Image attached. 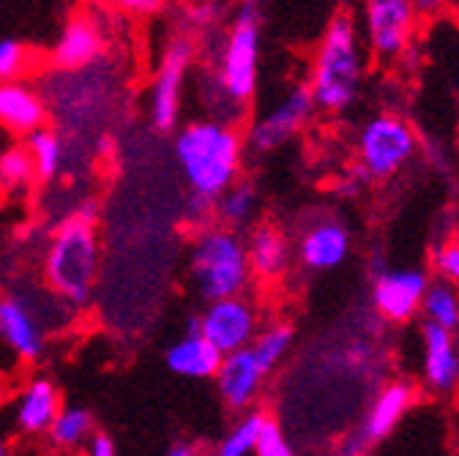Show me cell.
<instances>
[{
	"mask_svg": "<svg viewBox=\"0 0 459 456\" xmlns=\"http://www.w3.org/2000/svg\"><path fill=\"white\" fill-rule=\"evenodd\" d=\"M30 69V49L20 39H0V82L20 80Z\"/></svg>",
	"mask_w": 459,
	"mask_h": 456,
	"instance_id": "cell-29",
	"label": "cell"
},
{
	"mask_svg": "<svg viewBox=\"0 0 459 456\" xmlns=\"http://www.w3.org/2000/svg\"><path fill=\"white\" fill-rule=\"evenodd\" d=\"M257 205H260L257 186L247 178H238L213 200V221L241 230V227H249L255 221Z\"/></svg>",
	"mask_w": 459,
	"mask_h": 456,
	"instance_id": "cell-22",
	"label": "cell"
},
{
	"mask_svg": "<svg viewBox=\"0 0 459 456\" xmlns=\"http://www.w3.org/2000/svg\"><path fill=\"white\" fill-rule=\"evenodd\" d=\"M244 241H247L252 279L273 281V279H281L287 273V268H290L293 246L276 224H271V221L255 224Z\"/></svg>",
	"mask_w": 459,
	"mask_h": 456,
	"instance_id": "cell-17",
	"label": "cell"
},
{
	"mask_svg": "<svg viewBox=\"0 0 459 456\" xmlns=\"http://www.w3.org/2000/svg\"><path fill=\"white\" fill-rule=\"evenodd\" d=\"M353 238L348 224L339 216L323 213L301 227V233L296 238V254L301 265L312 273H325L339 268L351 254Z\"/></svg>",
	"mask_w": 459,
	"mask_h": 456,
	"instance_id": "cell-12",
	"label": "cell"
},
{
	"mask_svg": "<svg viewBox=\"0 0 459 456\" xmlns=\"http://www.w3.org/2000/svg\"><path fill=\"white\" fill-rule=\"evenodd\" d=\"M107 49V36L91 14L72 17L49 47V64L57 72H82L93 66Z\"/></svg>",
	"mask_w": 459,
	"mask_h": 456,
	"instance_id": "cell-15",
	"label": "cell"
},
{
	"mask_svg": "<svg viewBox=\"0 0 459 456\" xmlns=\"http://www.w3.org/2000/svg\"><path fill=\"white\" fill-rule=\"evenodd\" d=\"M421 312L427 323L440 325L446 331H459V290L456 284H448L443 279L429 281V288L421 301Z\"/></svg>",
	"mask_w": 459,
	"mask_h": 456,
	"instance_id": "cell-25",
	"label": "cell"
},
{
	"mask_svg": "<svg viewBox=\"0 0 459 456\" xmlns=\"http://www.w3.org/2000/svg\"><path fill=\"white\" fill-rule=\"evenodd\" d=\"M419 14L411 0H364L361 39L367 52L383 64H396L411 49Z\"/></svg>",
	"mask_w": 459,
	"mask_h": 456,
	"instance_id": "cell-8",
	"label": "cell"
},
{
	"mask_svg": "<svg viewBox=\"0 0 459 456\" xmlns=\"http://www.w3.org/2000/svg\"><path fill=\"white\" fill-rule=\"evenodd\" d=\"M367 74V47L359 30V22L351 14H336L312 58L309 69V93L315 107L323 112L351 109L361 93Z\"/></svg>",
	"mask_w": 459,
	"mask_h": 456,
	"instance_id": "cell-3",
	"label": "cell"
},
{
	"mask_svg": "<svg viewBox=\"0 0 459 456\" xmlns=\"http://www.w3.org/2000/svg\"><path fill=\"white\" fill-rule=\"evenodd\" d=\"M101 265L99 208L93 200L77 205L49 236L44 254L47 290L66 306L85 309L93 298V288Z\"/></svg>",
	"mask_w": 459,
	"mask_h": 456,
	"instance_id": "cell-2",
	"label": "cell"
},
{
	"mask_svg": "<svg viewBox=\"0 0 459 456\" xmlns=\"http://www.w3.org/2000/svg\"><path fill=\"white\" fill-rule=\"evenodd\" d=\"M315 109L317 107H315V99H312L307 82L290 88L268 112H263V116L249 126L247 145L260 156L279 151L312 121Z\"/></svg>",
	"mask_w": 459,
	"mask_h": 456,
	"instance_id": "cell-10",
	"label": "cell"
},
{
	"mask_svg": "<svg viewBox=\"0 0 459 456\" xmlns=\"http://www.w3.org/2000/svg\"><path fill=\"white\" fill-rule=\"evenodd\" d=\"M0 456H12V448H9V443H4V440H0Z\"/></svg>",
	"mask_w": 459,
	"mask_h": 456,
	"instance_id": "cell-37",
	"label": "cell"
},
{
	"mask_svg": "<svg viewBox=\"0 0 459 456\" xmlns=\"http://www.w3.org/2000/svg\"><path fill=\"white\" fill-rule=\"evenodd\" d=\"M85 456H118V448L109 434L93 429V434L85 440Z\"/></svg>",
	"mask_w": 459,
	"mask_h": 456,
	"instance_id": "cell-34",
	"label": "cell"
},
{
	"mask_svg": "<svg viewBox=\"0 0 459 456\" xmlns=\"http://www.w3.org/2000/svg\"><path fill=\"white\" fill-rule=\"evenodd\" d=\"M186 17H189V28H195V30H205L219 22V12L211 4H195Z\"/></svg>",
	"mask_w": 459,
	"mask_h": 456,
	"instance_id": "cell-33",
	"label": "cell"
},
{
	"mask_svg": "<svg viewBox=\"0 0 459 456\" xmlns=\"http://www.w3.org/2000/svg\"><path fill=\"white\" fill-rule=\"evenodd\" d=\"M293 341H296L293 325H287V323H271V325H265V328H260L255 333L249 350L255 353V358L260 361V366L271 374L287 358V353L293 350Z\"/></svg>",
	"mask_w": 459,
	"mask_h": 456,
	"instance_id": "cell-24",
	"label": "cell"
},
{
	"mask_svg": "<svg viewBox=\"0 0 459 456\" xmlns=\"http://www.w3.org/2000/svg\"><path fill=\"white\" fill-rule=\"evenodd\" d=\"M424 380L432 391H451L459 383V350L454 333L424 323Z\"/></svg>",
	"mask_w": 459,
	"mask_h": 456,
	"instance_id": "cell-19",
	"label": "cell"
},
{
	"mask_svg": "<svg viewBox=\"0 0 459 456\" xmlns=\"http://www.w3.org/2000/svg\"><path fill=\"white\" fill-rule=\"evenodd\" d=\"M432 265H435V273L448 281V284H456L459 288V241H446L435 249L432 254Z\"/></svg>",
	"mask_w": 459,
	"mask_h": 456,
	"instance_id": "cell-31",
	"label": "cell"
},
{
	"mask_svg": "<svg viewBox=\"0 0 459 456\" xmlns=\"http://www.w3.org/2000/svg\"><path fill=\"white\" fill-rule=\"evenodd\" d=\"M260 47H263L260 0H241L236 17L230 20L221 36L216 64L203 80V85H211V93L219 99V104L236 109V116L257 93Z\"/></svg>",
	"mask_w": 459,
	"mask_h": 456,
	"instance_id": "cell-4",
	"label": "cell"
},
{
	"mask_svg": "<svg viewBox=\"0 0 459 456\" xmlns=\"http://www.w3.org/2000/svg\"><path fill=\"white\" fill-rule=\"evenodd\" d=\"M22 145H25L30 161H33L36 181L49 184V181H55L57 176L64 173V167H66V142H64L61 132L49 129V124L36 129V132H30Z\"/></svg>",
	"mask_w": 459,
	"mask_h": 456,
	"instance_id": "cell-23",
	"label": "cell"
},
{
	"mask_svg": "<svg viewBox=\"0 0 459 456\" xmlns=\"http://www.w3.org/2000/svg\"><path fill=\"white\" fill-rule=\"evenodd\" d=\"M419 140L413 126L396 116V112H380L372 116L356 140L359 167L367 181H388L405 169L416 156Z\"/></svg>",
	"mask_w": 459,
	"mask_h": 456,
	"instance_id": "cell-7",
	"label": "cell"
},
{
	"mask_svg": "<svg viewBox=\"0 0 459 456\" xmlns=\"http://www.w3.org/2000/svg\"><path fill=\"white\" fill-rule=\"evenodd\" d=\"M263 421H265V413H260V410L241 413V418L216 443L213 456H255V445H257Z\"/></svg>",
	"mask_w": 459,
	"mask_h": 456,
	"instance_id": "cell-27",
	"label": "cell"
},
{
	"mask_svg": "<svg viewBox=\"0 0 459 456\" xmlns=\"http://www.w3.org/2000/svg\"><path fill=\"white\" fill-rule=\"evenodd\" d=\"M197 61V39L189 30L172 33L161 49V58L148 90V118L159 134H172L181 124L184 90Z\"/></svg>",
	"mask_w": 459,
	"mask_h": 456,
	"instance_id": "cell-6",
	"label": "cell"
},
{
	"mask_svg": "<svg viewBox=\"0 0 459 456\" xmlns=\"http://www.w3.org/2000/svg\"><path fill=\"white\" fill-rule=\"evenodd\" d=\"M109 4H112V9H118L126 17L148 20V17L161 14L169 6V0H109Z\"/></svg>",
	"mask_w": 459,
	"mask_h": 456,
	"instance_id": "cell-32",
	"label": "cell"
},
{
	"mask_svg": "<svg viewBox=\"0 0 459 456\" xmlns=\"http://www.w3.org/2000/svg\"><path fill=\"white\" fill-rule=\"evenodd\" d=\"M411 402H413V388L408 383L385 385L367 410L364 429H361L364 443H377V440L388 437L394 432V426L399 424V418L411 408Z\"/></svg>",
	"mask_w": 459,
	"mask_h": 456,
	"instance_id": "cell-21",
	"label": "cell"
},
{
	"mask_svg": "<svg viewBox=\"0 0 459 456\" xmlns=\"http://www.w3.org/2000/svg\"><path fill=\"white\" fill-rule=\"evenodd\" d=\"M0 341L22 361L41 358L47 348L44 323L28 296L0 293Z\"/></svg>",
	"mask_w": 459,
	"mask_h": 456,
	"instance_id": "cell-13",
	"label": "cell"
},
{
	"mask_svg": "<svg viewBox=\"0 0 459 456\" xmlns=\"http://www.w3.org/2000/svg\"><path fill=\"white\" fill-rule=\"evenodd\" d=\"M61 408L64 405H61V391H57V385L49 377H33L17 396L14 418H17L20 432L39 437V434H47L49 424L61 413Z\"/></svg>",
	"mask_w": 459,
	"mask_h": 456,
	"instance_id": "cell-18",
	"label": "cell"
},
{
	"mask_svg": "<svg viewBox=\"0 0 459 456\" xmlns=\"http://www.w3.org/2000/svg\"><path fill=\"white\" fill-rule=\"evenodd\" d=\"M36 184V169L25 145H12L0 153V189L9 194H25Z\"/></svg>",
	"mask_w": 459,
	"mask_h": 456,
	"instance_id": "cell-28",
	"label": "cell"
},
{
	"mask_svg": "<svg viewBox=\"0 0 459 456\" xmlns=\"http://www.w3.org/2000/svg\"><path fill=\"white\" fill-rule=\"evenodd\" d=\"M197 323L200 333L221 356H227L252 345L255 333L260 331V312L257 304L247 298V293H238L205 301V309L197 314Z\"/></svg>",
	"mask_w": 459,
	"mask_h": 456,
	"instance_id": "cell-9",
	"label": "cell"
},
{
	"mask_svg": "<svg viewBox=\"0 0 459 456\" xmlns=\"http://www.w3.org/2000/svg\"><path fill=\"white\" fill-rule=\"evenodd\" d=\"M167 456H203L195 445H189V443H178V445H172L169 448V453Z\"/></svg>",
	"mask_w": 459,
	"mask_h": 456,
	"instance_id": "cell-36",
	"label": "cell"
},
{
	"mask_svg": "<svg viewBox=\"0 0 459 456\" xmlns=\"http://www.w3.org/2000/svg\"><path fill=\"white\" fill-rule=\"evenodd\" d=\"M429 276L421 268H380L372 279V306L388 323H405L421 312Z\"/></svg>",
	"mask_w": 459,
	"mask_h": 456,
	"instance_id": "cell-11",
	"label": "cell"
},
{
	"mask_svg": "<svg viewBox=\"0 0 459 456\" xmlns=\"http://www.w3.org/2000/svg\"><path fill=\"white\" fill-rule=\"evenodd\" d=\"M189 273L203 301L247 293L252 271L244 236L219 221L203 224L192 238Z\"/></svg>",
	"mask_w": 459,
	"mask_h": 456,
	"instance_id": "cell-5",
	"label": "cell"
},
{
	"mask_svg": "<svg viewBox=\"0 0 459 456\" xmlns=\"http://www.w3.org/2000/svg\"><path fill=\"white\" fill-rule=\"evenodd\" d=\"M265 377H268V372L260 366V361L255 358V353L249 348L221 356V364L213 374L221 402L238 416L255 408Z\"/></svg>",
	"mask_w": 459,
	"mask_h": 456,
	"instance_id": "cell-14",
	"label": "cell"
},
{
	"mask_svg": "<svg viewBox=\"0 0 459 456\" xmlns=\"http://www.w3.org/2000/svg\"><path fill=\"white\" fill-rule=\"evenodd\" d=\"M49 124V104L41 90L20 77L0 82V129L14 137H28L30 132Z\"/></svg>",
	"mask_w": 459,
	"mask_h": 456,
	"instance_id": "cell-16",
	"label": "cell"
},
{
	"mask_svg": "<svg viewBox=\"0 0 459 456\" xmlns=\"http://www.w3.org/2000/svg\"><path fill=\"white\" fill-rule=\"evenodd\" d=\"M167 369L178 377L186 380H213L219 364H221V353L211 345V341L197 331V333H184L178 341H172L164 353Z\"/></svg>",
	"mask_w": 459,
	"mask_h": 456,
	"instance_id": "cell-20",
	"label": "cell"
},
{
	"mask_svg": "<svg viewBox=\"0 0 459 456\" xmlns=\"http://www.w3.org/2000/svg\"><path fill=\"white\" fill-rule=\"evenodd\" d=\"M255 456H296L293 445L287 443L281 426L276 421H271L265 416L263 426H260V434H257V445H255Z\"/></svg>",
	"mask_w": 459,
	"mask_h": 456,
	"instance_id": "cell-30",
	"label": "cell"
},
{
	"mask_svg": "<svg viewBox=\"0 0 459 456\" xmlns=\"http://www.w3.org/2000/svg\"><path fill=\"white\" fill-rule=\"evenodd\" d=\"M93 434V416L85 408H61L55 421L47 429V437L55 448H80Z\"/></svg>",
	"mask_w": 459,
	"mask_h": 456,
	"instance_id": "cell-26",
	"label": "cell"
},
{
	"mask_svg": "<svg viewBox=\"0 0 459 456\" xmlns=\"http://www.w3.org/2000/svg\"><path fill=\"white\" fill-rule=\"evenodd\" d=\"M419 17H437L446 6V0H411Z\"/></svg>",
	"mask_w": 459,
	"mask_h": 456,
	"instance_id": "cell-35",
	"label": "cell"
},
{
	"mask_svg": "<svg viewBox=\"0 0 459 456\" xmlns=\"http://www.w3.org/2000/svg\"><path fill=\"white\" fill-rule=\"evenodd\" d=\"M247 140L236 124L221 118H197L176 129L172 153H176L184 184L192 192V202L213 219V200L241 178Z\"/></svg>",
	"mask_w": 459,
	"mask_h": 456,
	"instance_id": "cell-1",
	"label": "cell"
}]
</instances>
